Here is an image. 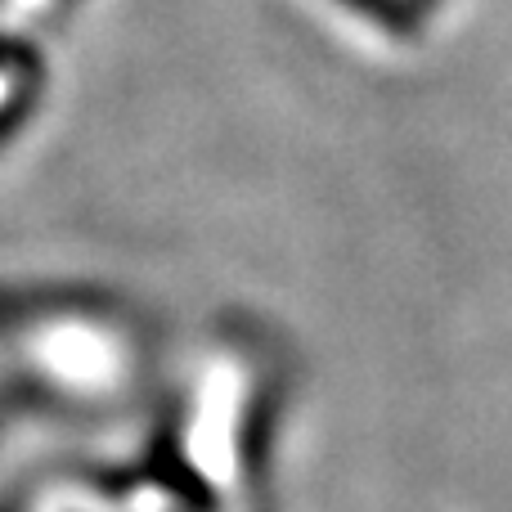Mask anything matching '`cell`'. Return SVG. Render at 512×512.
Wrapping results in <instances>:
<instances>
[{
	"mask_svg": "<svg viewBox=\"0 0 512 512\" xmlns=\"http://www.w3.org/2000/svg\"><path fill=\"white\" fill-rule=\"evenodd\" d=\"M351 14H360L364 23L382 27L396 41H414L418 27H423V5L418 0H342Z\"/></svg>",
	"mask_w": 512,
	"mask_h": 512,
	"instance_id": "cell-1",
	"label": "cell"
},
{
	"mask_svg": "<svg viewBox=\"0 0 512 512\" xmlns=\"http://www.w3.org/2000/svg\"><path fill=\"white\" fill-rule=\"evenodd\" d=\"M418 5H436V0H418Z\"/></svg>",
	"mask_w": 512,
	"mask_h": 512,
	"instance_id": "cell-2",
	"label": "cell"
}]
</instances>
